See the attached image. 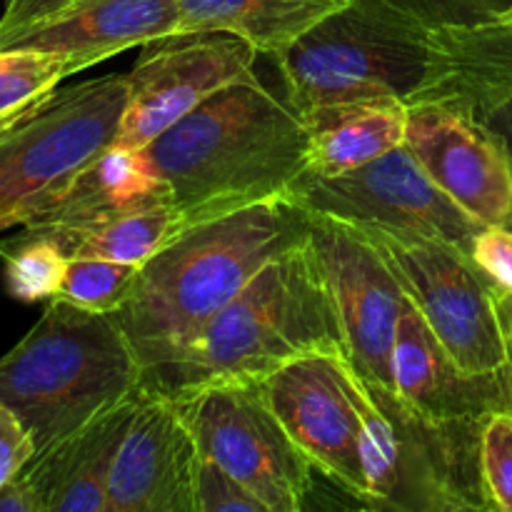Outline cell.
I'll list each match as a JSON object with an SVG mask.
<instances>
[{
  "label": "cell",
  "mask_w": 512,
  "mask_h": 512,
  "mask_svg": "<svg viewBox=\"0 0 512 512\" xmlns=\"http://www.w3.org/2000/svg\"><path fill=\"white\" fill-rule=\"evenodd\" d=\"M140 158L168 185L188 230L288 193L308 170V125L253 73L170 125Z\"/></svg>",
  "instance_id": "obj_1"
},
{
  "label": "cell",
  "mask_w": 512,
  "mask_h": 512,
  "mask_svg": "<svg viewBox=\"0 0 512 512\" xmlns=\"http://www.w3.org/2000/svg\"><path fill=\"white\" fill-rule=\"evenodd\" d=\"M310 223L280 195L193 225L155 253L115 313L143 373L173 363L270 260L308 240Z\"/></svg>",
  "instance_id": "obj_2"
},
{
  "label": "cell",
  "mask_w": 512,
  "mask_h": 512,
  "mask_svg": "<svg viewBox=\"0 0 512 512\" xmlns=\"http://www.w3.org/2000/svg\"><path fill=\"white\" fill-rule=\"evenodd\" d=\"M310 353H345L333 293L308 240L270 260L198 338L145 383L170 395L213 383H260Z\"/></svg>",
  "instance_id": "obj_3"
},
{
  "label": "cell",
  "mask_w": 512,
  "mask_h": 512,
  "mask_svg": "<svg viewBox=\"0 0 512 512\" xmlns=\"http://www.w3.org/2000/svg\"><path fill=\"white\" fill-rule=\"evenodd\" d=\"M143 383V365L118 318L60 298L48 300L38 323L0 355V403L20 415L38 453L63 443Z\"/></svg>",
  "instance_id": "obj_4"
},
{
  "label": "cell",
  "mask_w": 512,
  "mask_h": 512,
  "mask_svg": "<svg viewBox=\"0 0 512 512\" xmlns=\"http://www.w3.org/2000/svg\"><path fill=\"white\" fill-rule=\"evenodd\" d=\"M430 35L388 0H350L273 60L298 115L368 98L410 103L428 75Z\"/></svg>",
  "instance_id": "obj_5"
},
{
  "label": "cell",
  "mask_w": 512,
  "mask_h": 512,
  "mask_svg": "<svg viewBox=\"0 0 512 512\" xmlns=\"http://www.w3.org/2000/svg\"><path fill=\"white\" fill-rule=\"evenodd\" d=\"M363 465L368 508L493 510L480 468L485 420H435L393 390L365 383Z\"/></svg>",
  "instance_id": "obj_6"
},
{
  "label": "cell",
  "mask_w": 512,
  "mask_h": 512,
  "mask_svg": "<svg viewBox=\"0 0 512 512\" xmlns=\"http://www.w3.org/2000/svg\"><path fill=\"white\" fill-rule=\"evenodd\" d=\"M128 75L55 88L0 128V233L38 218L65 185L113 145Z\"/></svg>",
  "instance_id": "obj_7"
},
{
  "label": "cell",
  "mask_w": 512,
  "mask_h": 512,
  "mask_svg": "<svg viewBox=\"0 0 512 512\" xmlns=\"http://www.w3.org/2000/svg\"><path fill=\"white\" fill-rule=\"evenodd\" d=\"M350 225L378 248L403 293L465 373L510 368V345L495 305L498 288L465 250L410 230Z\"/></svg>",
  "instance_id": "obj_8"
},
{
  "label": "cell",
  "mask_w": 512,
  "mask_h": 512,
  "mask_svg": "<svg viewBox=\"0 0 512 512\" xmlns=\"http://www.w3.org/2000/svg\"><path fill=\"white\" fill-rule=\"evenodd\" d=\"M173 398L203 458L238 478L268 512L305 508L315 468L293 443L258 383H213Z\"/></svg>",
  "instance_id": "obj_9"
},
{
  "label": "cell",
  "mask_w": 512,
  "mask_h": 512,
  "mask_svg": "<svg viewBox=\"0 0 512 512\" xmlns=\"http://www.w3.org/2000/svg\"><path fill=\"white\" fill-rule=\"evenodd\" d=\"M258 385L313 468L368 508L363 465L365 383L348 355H303Z\"/></svg>",
  "instance_id": "obj_10"
},
{
  "label": "cell",
  "mask_w": 512,
  "mask_h": 512,
  "mask_svg": "<svg viewBox=\"0 0 512 512\" xmlns=\"http://www.w3.org/2000/svg\"><path fill=\"white\" fill-rule=\"evenodd\" d=\"M285 195L310 213L343 223L410 230L455 245L468 255L475 235L485 228L425 173L405 145L333 178L303 173Z\"/></svg>",
  "instance_id": "obj_11"
},
{
  "label": "cell",
  "mask_w": 512,
  "mask_h": 512,
  "mask_svg": "<svg viewBox=\"0 0 512 512\" xmlns=\"http://www.w3.org/2000/svg\"><path fill=\"white\" fill-rule=\"evenodd\" d=\"M113 145L140 153L225 85L255 73L258 50L230 33H180L143 45Z\"/></svg>",
  "instance_id": "obj_12"
},
{
  "label": "cell",
  "mask_w": 512,
  "mask_h": 512,
  "mask_svg": "<svg viewBox=\"0 0 512 512\" xmlns=\"http://www.w3.org/2000/svg\"><path fill=\"white\" fill-rule=\"evenodd\" d=\"M310 215L308 245L333 293L350 363L363 383L395 393L393 348L405 305L403 288L378 248L353 225Z\"/></svg>",
  "instance_id": "obj_13"
},
{
  "label": "cell",
  "mask_w": 512,
  "mask_h": 512,
  "mask_svg": "<svg viewBox=\"0 0 512 512\" xmlns=\"http://www.w3.org/2000/svg\"><path fill=\"white\" fill-rule=\"evenodd\" d=\"M405 148L470 218L512 228V165L483 118L448 100H413Z\"/></svg>",
  "instance_id": "obj_14"
},
{
  "label": "cell",
  "mask_w": 512,
  "mask_h": 512,
  "mask_svg": "<svg viewBox=\"0 0 512 512\" xmlns=\"http://www.w3.org/2000/svg\"><path fill=\"white\" fill-rule=\"evenodd\" d=\"M200 450L173 395L143 383L115 455L108 512H195Z\"/></svg>",
  "instance_id": "obj_15"
},
{
  "label": "cell",
  "mask_w": 512,
  "mask_h": 512,
  "mask_svg": "<svg viewBox=\"0 0 512 512\" xmlns=\"http://www.w3.org/2000/svg\"><path fill=\"white\" fill-rule=\"evenodd\" d=\"M395 395L415 413L435 420H485L512 410V373L470 375L445 350L405 295L393 348Z\"/></svg>",
  "instance_id": "obj_16"
},
{
  "label": "cell",
  "mask_w": 512,
  "mask_h": 512,
  "mask_svg": "<svg viewBox=\"0 0 512 512\" xmlns=\"http://www.w3.org/2000/svg\"><path fill=\"white\" fill-rule=\"evenodd\" d=\"M168 35H180L178 0H78L25 28L3 48L48 50L68 58L80 73Z\"/></svg>",
  "instance_id": "obj_17"
},
{
  "label": "cell",
  "mask_w": 512,
  "mask_h": 512,
  "mask_svg": "<svg viewBox=\"0 0 512 512\" xmlns=\"http://www.w3.org/2000/svg\"><path fill=\"white\" fill-rule=\"evenodd\" d=\"M143 385L88 425L38 453L23 470L38 488L45 512H108V480Z\"/></svg>",
  "instance_id": "obj_18"
},
{
  "label": "cell",
  "mask_w": 512,
  "mask_h": 512,
  "mask_svg": "<svg viewBox=\"0 0 512 512\" xmlns=\"http://www.w3.org/2000/svg\"><path fill=\"white\" fill-rule=\"evenodd\" d=\"M510 95L512 15L475 28L433 30L428 75L413 100H448L480 118Z\"/></svg>",
  "instance_id": "obj_19"
},
{
  "label": "cell",
  "mask_w": 512,
  "mask_h": 512,
  "mask_svg": "<svg viewBox=\"0 0 512 512\" xmlns=\"http://www.w3.org/2000/svg\"><path fill=\"white\" fill-rule=\"evenodd\" d=\"M158 203H173L168 185L145 168L140 153L110 145L23 228L38 230L50 238H65L115 215Z\"/></svg>",
  "instance_id": "obj_20"
},
{
  "label": "cell",
  "mask_w": 512,
  "mask_h": 512,
  "mask_svg": "<svg viewBox=\"0 0 512 512\" xmlns=\"http://www.w3.org/2000/svg\"><path fill=\"white\" fill-rule=\"evenodd\" d=\"M303 120L310 140L305 173L333 178L405 145L408 103L400 98L350 100L313 110Z\"/></svg>",
  "instance_id": "obj_21"
},
{
  "label": "cell",
  "mask_w": 512,
  "mask_h": 512,
  "mask_svg": "<svg viewBox=\"0 0 512 512\" xmlns=\"http://www.w3.org/2000/svg\"><path fill=\"white\" fill-rule=\"evenodd\" d=\"M350 0H178L180 33H230L258 53L288 48Z\"/></svg>",
  "instance_id": "obj_22"
},
{
  "label": "cell",
  "mask_w": 512,
  "mask_h": 512,
  "mask_svg": "<svg viewBox=\"0 0 512 512\" xmlns=\"http://www.w3.org/2000/svg\"><path fill=\"white\" fill-rule=\"evenodd\" d=\"M183 230L185 223L180 210L173 203H158L53 240L68 258H100L143 268Z\"/></svg>",
  "instance_id": "obj_23"
},
{
  "label": "cell",
  "mask_w": 512,
  "mask_h": 512,
  "mask_svg": "<svg viewBox=\"0 0 512 512\" xmlns=\"http://www.w3.org/2000/svg\"><path fill=\"white\" fill-rule=\"evenodd\" d=\"M23 233L0 240L5 290L18 303L53 300L63 283L68 255L50 235L20 228Z\"/></svg>",
  "instance_id": "obj_24"
},
{
  "label": "cell",
  "mask_w": 512,
  "mask_h": 512,
  "mask_svg": "<svg viewBox=\"0 0 512 512\" xmlns=\"http://www.w3.org/2000/svg\"><path fill=\"white\" fill-rule=\"evenodd\" d=\"M75 65L63 55L35 48H0V128L48 98Z\"/></svg>",
  "instance_id": "obj_25"
},
{
  "label": "cell",
  "mask_w": 512,
  "mask_h": 512,
  "mask_svg": "<svg viewBox=\"0 0 512 512\" xmlns=\"http://www.w3.org/2000/svg\"><path fill=\"white\" fill-rule=\"evenodd\" d=\"M140 268L100 258H68L55 298L93 313L115 315L133 293Z\"/></svg>",
  "instance_id": "obj_26"
},
{
  "label": "cell",
  "mask_w": 512,
  "mask_h": 512,
  "mask_svg": "<svg viewBox=\"0 0 512 512\" xmlns=\"http://www.w3.org/2000/svg\"><path fill=\"white\" fill-rule=\"evenodd\" d=\"M480 468L490 508L512 512V410H498L485 418Z\"/></svg>",
  "instance_id": "obj_27"
},
{
  "label": "cell",
  "mask_w": 512,
  "mask_h": 512,
  "mask_svg": "<svg viewBox=\"0 0 512 512\" xmlns=\"http://www.w3.org/2000/svg\"><path fill=\"white\" fill-rule=\"evenodd\" d=\"M430 30L475 28L510 18L512 0H388Z\"/></svg>",
  "instance_id": "obj_28"
},
{
  "label": "cell",
  "mask_w": 512,
  "mask_h": 512,
  "mask_svg": "<svg viewBox=\"0 0 512 512\" xmlns=\"http://www.w3.org/2000/svg\"><path fill=\"white\" fill-rule=\"evenodd\" d=\"M195 512H268V508L228 470L200 455L195 473Z\"/></svg>",
  "instance_id": "obj_29"
},
{
  "label": "cell",
  "mask_w": 512,
  "mask_h": 512,
  "mask_svg": "<svg viewBox=\"0 0 512 512\" xmlns=\"http://www.w3.org/2000/svg\"><path fill=\"white\" fill-rule=\"evenodd\" d=\"M470 258L495 288L512 293V228L485 225L475 235Z\"/></svg>",
  "instance_id": "obj_30"
},
{
  "label": "cell",
  "mask_w": 512,
  "mask_h": 512,
  "mask_svg": "<svg viewBox=\"0 0 512 512\" xmlns=\"http://www.w3.org/2000/svg\"><path fill=\"white\" fill-rule=\"evenodd\" d=\"M35 453H38L35 440L20 415L0 403V488L18 478L35 458Z\"/></svg>",
  "instance_id": "obj_31"
},
{
  "label": "cell",
  "mask_w": 512,
  "mask_h": 512,
  "mask_svg": "<svg viewBox=\"0 0 512 512\" xmlns=\"http://www.w3.org/2000/svg\"><path fill=\"white\" fill-rule=\"evenodd\" d=\"M78 0H3L0 13V48L30 25L60 13Z\"/></svg>",
  "instance_id": "obj_32"
},
{
  "label": "cell",
  "mask_w": 512,
  "mask_h": 512,
  "mask_svg": "<svg viewBox=\"0 0 512 512\" xmlns=\"http://www.w3.org/2000/svg\"><path fill=\"white\" fill-rule=\"evenodd\" d=\"M0 512H45L38 488L25 473L0 488Z\"/></svg>",
  "instance_id": "obj_33"
},
{
  "label": "cell",
  "mask_w": 512,
  "mask_h": 512,
  "mask_svg": "<svg viewBox=\"0 0 512 512\" xmlns=\"http://www.w3.org/2000/svg\"><path fill=\"white\" fill-rule=\"evenodd\" d=\"M480 118H483L485 125L498 135L500 143L505 145V153H508L512 165V95L510 98H503L500 103H495L493 108L485 110Z\"/></svg>",
  "instance_id": "obj_34"
},
{
  "label": "cell",
  "mask_w": 512,
  "mask_h": 512,
  "mask_svg": "<svg viewBox=\"0 0 512 512\" xmlns=\"http://www.w3.org/2000/svg\"><path fill=\"white\" fill-rule=\"evenodd\" d=\"M495 305H498V318L505 330V338H508V343H512V293H508V290H498V293H495Z\"/></svg>",
  "instance_id": "obj_35"
},
{
  "label": "cell",
  "mask_w": 512,
  "mask_h": 512,
  "mask_svg": "<svg viewBox=\"0 0 512 512\" xmlns=\"http://www.w3.org/2000/svg\"><path fill=\"white\" fill-rule=\"evenodd\" d=\"M510 345V373H512V343H508Z\"/></svg>",
  "instance_id": "obj_36"
}]
</instances>
